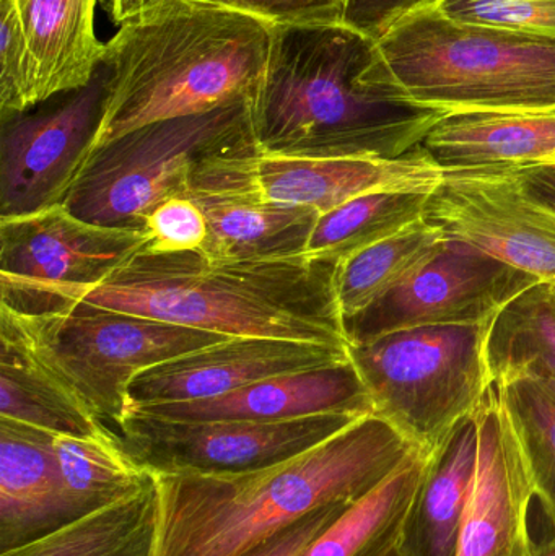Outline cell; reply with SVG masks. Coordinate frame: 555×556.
Segmentation results:
<instances>
[{"instance_id": "83f0119b", "label": "cell", "mask_w": 555, "mask_h": 556, "mask_svg": "<svg viewBox=\"0 0 555 556\" xmlns=\"http://www.w3.org/2000/svg\"><path fill=\"white\" fill-rule=\"evenodd\" d=\"M429 192L381 191L319 215L306 254L339 264L426 220Z\"/></svg>"}, {"instance_id": "d6986e66", "label": "cell", "mask_w": 555, "mask_h": 556, "mask_svg": "<svg viewBox=\"0 0 555 556\" xmlns=\"http://www.w3.org/2000/svg\"><path fill=\"white\" fill-rule=\"evenodd\" d=\"M55 437L0 417V552L62 526Z\"/></svg>"}, {"instance_id": "44dd1931", "label": "cell", "mask_w": 555, "mask_h": 556, "mask_svg": "<svg viewBox=\"0 0 555 556\" xmlns=\"http://www.w3.org/2000/svg\"><path fill=\"white\" fill-rule=\"evenodd\" d=\"M476 414L427 457L426 470L400 538L404 556H456L478 464Z\"/></svg>"}, {"instance_id": "4fadbf2b", "label": "cell", "mask_w": 555, "mask_h": 556, "mask_svg": "<svg viewBox=\"0 0 555 556\" xmlns=\"http://www.w3.org/2000/svg\"><path fill=\"white\" fill-rule=\"evenodd\" d=\"M202 165L244 194L319 214L371 192L432 194L443 178L442 166L422 143L398 159H283L260 155L251 139Z\"/></svg>"}, {"instance_id": "52a82bcc", "label": "cell", "mask_w": 555, "mask_h": 556, "mask_svg": "<svg viewBox=\"0 0 555 556\" xmlns=\"http://www.w3.org/2000/svg\"><path fill=\"white\" fill-rule=\"evenodd\" d=\"M492 320L416 327L351 343L349 356L374 415L420 453H436L476 414L494 382L488 359Z\"/></svg>"}, {"instance_id": "d590c367", "label": "cell", "mask_w": 555, "mask_h": 556, "mask_svg": "<svg viewBox=\"0 0 555 556\" xmlns=\"http://www.w3.org/2000/svg\"><path fill=\"white\" fill-rule=\"evenodd\" d=\"M351 506H323L243 556H303L315 539Z\"/></svg>"}, {"instance_id": "e575fe53", "label": "cell", "mask_w": 555, "mask_h": 556, "mask_svg": "<svg viewBox=\"0 0 555 556\" xmlns=\"http://www.w3.org/2000/svg\"><path fill=\"white\" fill-rule=\"evenodd\" d=\"M437 3L439 0H345L342 22L380 41L398 23Z\"/></svg>"}, {"instance_id": "603a6c76", "label": "cell", "mask_w": 555, "mask_h": 556, "mask_svg": "<svg viewBox=\"0 0 555 556\" xmlns=\"http://www.w3.org/2000/svg\"><path fill=\"white\" fill-rule=\"evenodd\" d=\"M155 479L140 492L0 556H155Z\"/></svg>"}, {"instance_id": "f546056e", "label": "cell", "mask_w": 555, "mask_h": 556, "mask_svg": "<svg viewBox=\"0 0 555 556\" xmlns=\"http://www.w3.org/2000/svg\"><path fill=\"white\" fill-rule=\"evenodd\" d=\"M488 359L494 379L533 369L555 376L553 285H534L495 316L489 330Z\"/></svg>"}, {"instance_id": "2e32d148", "label": "cell", "mask_w": 555, "mask_h": 556, "mask_svg": "<svg viewBox=\"0 0 555 556\" xmlns=\"http://www.w3.org/2000/svg\"><path fill=\"white\" fill-rule=\"evenodd\" d=\"M349 362V346L264 337H230L137 375L130 382V404L137 407L204 401L263 379Z\"/></svg>"}, {"instance_id": "ffe728a7", "label": "cell", "mask_w": 555, "mask_h": 556, "mask_svg": "<svg viewBox=\"0 0 555 556\" xmlns=\"http://www.w3.org/2000/svg\"><path fill=\"white\" fill-rule=\"evenodd\" d=\"M422 146L443 169L540 165L555 156V110L456 111Z\"/></svg>"}, {"instance_id": "4316f807", "label": "cell", "mask_w": 555, "mask_h": 556, "mask_svg": "<svg viewBox=\"0 0 555 556\" xmlns=\"http://www.w3.org/2000/svg\"><path fill=\"white\" fill-rule=\"evenodd\" d=\"M446 238L426 220L338 264L336 294L344 320L417 276L442 250Z\"/></svg>"}, {"instance_id": "7402d4cb", "label": "cell", "mask_w": 555, "mask_h": 556, "mask_svg": "<svg viewBox=\"0 0 555 556\" xmlns=\"http://www.w3.org/2000/svg\"><path fill=\"white\" fill-rule=\"evenodd\" d=\"M35 65L38 106L87 87L106 42L94 33L97 0H15Z\"/></svg>"}, {"instance_id": "d6a6232c", "label": "cell", "mask_w": 555, "mask_h": 556, "mask_svg": "<svg viewBox=\"0 0 555 556\" xmlns=\"http://www.w3.org/2000/svg\"><path fill=\"white\" fill-rule=\"evenodd\" d=\"M149 233L147 253H201L209 238L207 218L189 195H176L147 214L142 225Z\"/></svg>"}, {"instance_id": "f35d334b", "label": "cell", "mask_w": 555, "mask_h": 556, "mask_svg": "<svg viewBox=\"0 0 555 556\" xmlns=\"http://www.w3.org/2000/svg\"><path fill=\"white\" fill-rule=\"evenodd\" d=\"M534 556H555V539H551L550 542H544V544L537 545Z\"/></svg>"}, {"instance_id": "3957f363", "label": "cell", "mask_w": 555, "mask_h": 556, "mask_svg": "<svg viewBox=\"0 0 555 556\" xmlns=\"http://www.w3.org/2000/svg\"><path fill=\"white\" fill-rule=\"evenodd\" d=\"M336 269L338 264L306 253L211 260L201 253L143 250L64 306L88 301L230 337L349 346Z\"/></svg>"}, {"instance_id": "f1b7e54d", "label": "cell", "mask_w": 555, "mask_h": 556, "mask_svg": "<svg viewBox=\"0 0 555 556\" xmlns=\"http://www.w3.org/2000/svg\"><path fill=\"white\" fill-rule=\"evenodd\" d=\"M494 381L501 382L534 496L553 526L555 539V376L533 369Z\"/></svg>"}, {"instance_id": "277c9868", "label": "cell", "mask_w": 555, "mask_h": 556, "mask_svg": "<svg viewBox=\"0 0 555 556\" xmlns=\"http://www.w3.org/2000/svg\"><path fill=\"white\" fill-rule=\"evenodd\" d=\"M270 33L256 16L204 0H159L123 23L104 48L110 98L88 155L147 124L253 97Z\"/></svg>"}, {"instance_id": "7a4b0ae2", "label": "cell", "mask_w": 555, "mask_h": 556, "mask_svg": "<svg viewBox=\"0 0 555 556\" xmlns=\"http://www.w3.org/2000/svg\"><path fill=\"white\" fill-rule=\"evenodd\" d=\"M420 453L364 415L290 459L238 472H152L155 556H243L329 505H354Z\"/></svg>"}, {"instance_id": "1f68e13d", "label": "cell", "mask_w": 555, "mask_h": 556, "mask_svg": "<svg viewBox=\"0 0 555 556\" xmlns=\"http://www.w3.org/2000/svg\"><path fill=\"white\" fill-rule=\"evenodd\" d=\"M433 10L456 22L555 38V0H439Z\"/></svg>"}, {"instance_id": "ba28073f", "label": "cell", "mask_w": 555, "mask_h": 556, "mask_svg": "<svg viewBox=\"0 0 555 556\" xmlns=\"http://www.w3.org/2000/svg\"><path fill=\"white\" fill-rule=\"evenodd\" d=\"M253 139L250 98L130 130L81 163L62 204L101 227L142 228L166 199L188 195L195 166Z\"/></svg>"}, {"instance_id": "8fae6325", "label": "cell", "mask_w": 555, "mask_h": 556, "mask_svg": "<svg viewBox=\"0 0 555 556\" xmlns=\"http://www.w3.org/2000/svg\"><path fill=\"white\" fill-rule=\"evenodd\" d=\"M426 222L446 240L555 287V214L528 194L517 168L443 169L427 201Z\"/></svg>"}, {"instance_id": "ab89813d", "label": "cell", "mask_w": 555, "mask_h": 556, "mask_svg": "<svg viewBox=\"0 0 555 556\" xmlns=\"http://www.w3.org/2000/svg\"><path fill=\"white\" fill-rule=\"evenodd\" d=\"M375 556H404L401 554L400 551V541L396 542V544L391 545V547H388L387 551L380 552V554Z\"/></svg>"}, {"instance_id": "5b68a950", "label": "cell", "mask_w": 555, "mask_h": 556, "mask_svg": "<svg viewBox=\"0 0 555 556\" xmlns=\"http://www.w3.org/2000/svg\"><path fill=\"white\" fill-rule=\"evenodd\" d=\"M409 100L446 113L555 110V38L456 22L436 10L378 41Z\"/></svg>"}, {"instance_id": "6da1fadb", "label": "cell", "mask_w": 555, "mask_h": 556, "mask_svg": "<svg viewBox=\"0 0 555 556\" xmlns=\"http://www.w3.org/2000/svg\"><path fill=\"white\" fill-rule=\"evenodd\" d=\"M445 114L409 100L378 41L344 22L273 26L250 98L256 152L283 159H398Z\"/></svg>"}, {"instance_id": "5bb4252c", "label": "cell", "mask_w": 555, "mask_h": 556, "mask_svg": "<svg viewBox=\"0 0 555 556\" xmlns=\"http://www.w3.org/2000/svg\"><path fill=\"white\" fill-rule=\"evenodd\" d=\"M538 283L469 244L445 240L416 277L344 320L349 345L416 327L489 323Z\"/></svg>"}, {"instance_id": "4dcf8cb0", "label": "cell", "mask_w": 555, "mask_h": 556, "mask_svg": "<svg viewBox=\"0 0 555 556\" xmlns=\"http://www.w3.org/2000/svg\"><path fill=\"white\" fill-rule=\"evenodd\" d=\"M38 108L35 65L15 0H0V119Z\"/></svg>"}, {"instance_id": "836d02e7", "label": "cell", "mask_w": 555, "mask_h": 556, "mask_svg": "<svg viewBox=\"0 0 555 556\" xmlns=\"http://www.w3.org/2000/svg\"><path fill=\"white\" fill-rule=\"evenodd\" d=\"M215 5L256 16L269 25L339 23L344 18L345 0H204Z\"/></svg>"}, {"instance_id": "8992f818", "label": "cell", "mask_w": 555, "mask_h": 556, "mask_svg": "<svg viewBox=\"0 0 555 556\" xmlns=\"http://www.w3.org/2000/svg\"><path fill=\"white\" fill-rule=\"evenodd\" d=\"M227 339L88 301L42 314L0 304V342L41 363L116 434L130 414L129 388L137 375Z\"/></svg>"}, {"instance_id": "b9f144b4", "label": "cell", "mask_w": 555, "mask_h": 556, "mask_svg": "<svg viewBox=\"0 0 555 556\" xmlns=\"http://www.w3.org/2000/svg\"><path fill=\"white\" fill-rule=\"evenodd\" d=\"M554 294H555V287H554Z\"/></svg>"}, {"instance_id": "60d3db41", "label": "cell", "mask_w": 555, "mask_h": 556, "mask_svg": "<svg viewBox=\"0 0 555 556\" xmlns=\"http://www.w3.org/2000/svg\"><path fill=\"white\" fill-rule=\"evenodd\" d=\"M547 163H555V156L553 160H550V162H547Z\"/></svg>"}, {"instance_id": "9a60e30c", "label": "cell", "mask_w": 555, "mask_h": 556, "mask_svg": "<svg viewBox=\"0 0 555 556\" xmlns=\"http://www.w3.org/2000/svg\"><path fill=\"white\" fill-rule=\"evenodd\" d=\"M479 450L456 556H534L533 482L517 431L494 381L476 410Z\"/></svg>"}, {"instance_id": "484cf974", "label": "cell", "mask_w": 555, "mask_h": 556, "mask_svg": "<svg viewBox=\"0 0 555 556\" xmlns=\"http://www.w3.org/2000/svg\"><path fill=\"white\" fill-rule=\"evenodd\" d=\"M427 457L414 454L393 476L332 521L303 556H375L396 544Z\"/></svg>"}, {"instance_id": "9c48e42d", "label": "cell", "mask_w": 555, "mask_h": 556, "mask_svg": "<svg viewBox=\"0 0 555 556\" xmlns=\"http://www.w3.org/2000/svg\"><path fill=\"white\" fill-rule=\"evenodd\" d=\"M143 228L101 227L64 204L0 217V304L23 314L61 309L149 247Z\"/></svg>"}, {"instance_id": "ac0fdd59", "label": "cell", "mask_w": 555, "mask_h": 556, "mask_svg": "<svg viewBox=\"0 0 555 556\" xmlns=\"http://www.w3.org/2000/svg\"><path fill=\"white\" fill-rule=\"evenodd\" d=\"M189 198L202 208L209 238L201 254L211 260H261L306 253L319 212L279 204L238 191L202 162L192 172Z\"/></svg>"}, {"instance_id": "7c38bea8", "label": "cell", "mask_w": 555, "mask_h": 556, "mask_svg": "<svg viewBox=\"0 0 555 556\" xmlns=\"http://www.w3.org/2000/svg\"><path fill=\"white\" fill-rule=\"evenodd\" d=\"M108 98L110 71L101 59L87 87L48 110L0 119V217L62 204L93 146Z\"/></svg>"}, {"instance_id": "e0dca14e", "label": "cell", "mask_w": 555, "mask_h": 556, "mask_svg": "<svg viewBox=\"0 0 555 556\" xmlns=\"http://www.w3.org/2000/svg\"><path fill=\"white\" fill-rule=\"evenodd\" d=\"M130 410L169 420L279 421L321 414H374L351 362L263 379L220 397L137 405Z\"/></svg>"}, {"instance_id": "30bf717a", "label": "cell", "mask_w": 555, "mask_h": 556, "mask_svg": "<svg viewBox=\"0 0 555 556\" xmlns=\"http://www.w3.org/2000/svg\"><path fill=\"white\" fill-rule=\"evenodd\" d=\"M364 415L292 420H169L130 410L117 431L123 450L150 472H238L290 459Z\"/></svg>"}, {"instance_id": "74e56055", "label": "cell", "mask_w": 555, "mask_h": 556, "mask_svg": "<svg viewBox=\"0 0 555 556\" xmlns=\"http://www.w3.org/2000/svg\"><path fill=\"white\" fill-rule=\"evenodd\" d=\"M159 0H104L103 7L114 25H123Z\"/></svg>"}, {"instance_id": "d4e9b609", "label": "cell", "mask_w": 555, "mask_h": 556, "mask_svg": "<svg viewBox=\"0 0 555 556\" xmlns=\"http://www.w3.org/2000/svg\"><path fill=\"white\" fill-rule=\"evenodd\" d=\"M61 469L62 526L114 505L153 480L116 438L55 437Z\"/></svg>"}, {"instance_id": "8d00e7d4", "label": "cell", "mask_w": 555, "mask_h": 556, "mask_svg": "<svg viewBox=\"0 0 555 556\" xmlns=\"http://www.w3.org/2000/svg\"><path fill=\"white\" fill-rule=\"evenodd\" d=\"M517 169L528 194L555 214V163H540Z\"/></svg>"}, {"instance_id": "cb8c5ba5", "label": "cell", "mask_w": 555, "mask_h": 556, "mask_svg": "<svg viewBox=\"0 0 555 556\" xmlns=\"http://www.w3.org/2000/svg\"><path fill=\"white\" fill-rule=\"evenodd\" d=\"M0 417L75 438H116L31 355L0 342Z\"/></svg>"}]
</instances>
